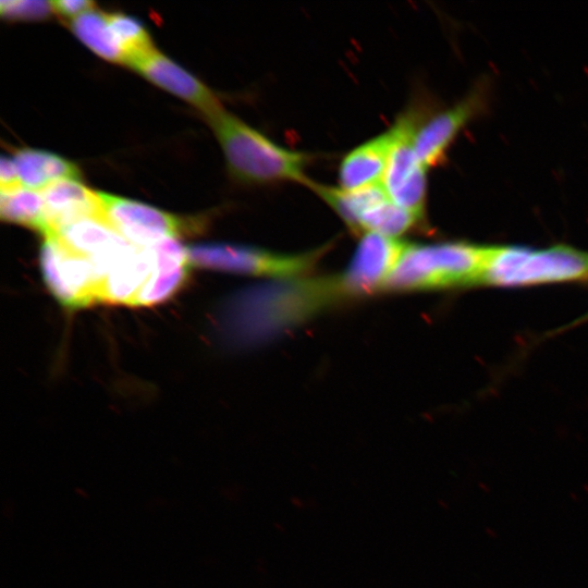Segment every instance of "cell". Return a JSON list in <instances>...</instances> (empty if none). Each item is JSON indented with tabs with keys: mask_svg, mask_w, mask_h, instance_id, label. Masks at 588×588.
<instances>
[{
	"mask_svg": "<svg viewBox=\"0 0 588 588\" xmlns=\"http://www.w3.org/2000/svg\"><path fill=\"white\" fill-rule=\"evenodd\" d=\"M346 272L262 283L230 297L222 327L233 343L253 345L333 306L359 298Z\"/></svg>",
	"mask_w": 588,
	"mask_h": 588,
	"instance_id": "obj_1",
	"label": "cell"
},
{
	"mask_svg": "<svg viewBox=\"0 0 588 588\" xmlns=\"http://www.w3.org/2000/svg\"><path fill=\"white\" fill-rule=\"evenodd\" d=\"M231 175L247 184L295 182L307 185L310 156L287 149L221 109L209 119Z\"/></svg>",
	"mask_w": 588,
	"mask_h": 588,
	"instance_id": "obj_2",
	"label": "cell"
},
{
	"mask_svg": "<svg viewBox=\"0 0 588 588\" xmlns=\"http://www.w3.org/2000/svg\"><path fill=\"white\" fill-rule=\"evenodd\" d=\"M488 247L466 243L408 244L383 291L414 292L479 284Z\"/></svg>",
	"mask_w": 588,
	"mask_h": 588,
	"instance_id": "obj_3",
	"label": "cell"
},
{
	"mask_svg": "<svg viewBox=\"0 0 588 588\" xmlns=\"http://www.w3.org/2000/svg\"><path fill=\"white\" fill-rule=\"evenodd\" d=\"M588 279V254L566 246L530 249L518 246L488 247L479 283L525 286Z\"/></svg>",
	"mask_w": 588,
	"mask_h": 588,
	"instance_id": "obj_4",
	"label": "cell"
},
{
	"mask_svg": "<svg viewBox=\"0 0 588 588\" xmlns=\"http://www.w3.org/2000/svg\"><path fill=\"white\" fill-rule=\"evenodd\" d=\"M330 244L303 254H278L246 245L209 243L187 247L191 265L204 269L275 280L308 274Z\"/></svg>",
	"mask_w": 588,
	"mask_h": 588,
	"instance_id": "obj_5",
	"label": "cell"
},
{
	"mask_svg": "<svg viewBox=\"0 0 588 588\" xmlns=\"http://www.w3.org/2000/svg\"><path fill=\"white\" fill-rule=\"evenodd\" d=\"M419 112H403L391 126V151L382 184L399 206L424 219L427 199V168L415 150V136L420 126Z\"/></svg>",
	"mask_w": 588,
	"mask_h": 588,
	"instance_id": "obj_6",
	"label": "cell"
},
{
	"mask_svg": "<svg viewBox=\"0 0 588 588\" xmlns=\"http://www.w3.org/2000/svg\"><path fill=\"white\" fill-rule=\"evenodd\" d=\"M40 267L51 294L64 307L75 309L99 302L101 277L94 262L44 236Z\"/></svg>",
	"mask_w": 588,
	"mask_h": 588,
	"instance_id": "obj_7",
	"label": "cell"
},
{
	"mask_svg": "<svg viewBox=\"0 0 588 588\" xmlns=\"http://www.w3.org/2000/svg\"><path fill=\"white\" fill-rule=\"evenodd\" d=\"M99 196L103 218L135 246H150L186 229L183 219L149 205L101 192Z\"/></svg>",
	"mask_w": 588,
	"mask_h": 588,
	"instance_id": "obj_8",
	"label": "cell"
},
{
	"mask_svg": "<svg viewBox=\"0 0 588 588\" xmlns=\"http://www.w3.org/2000/svg\"><path fill=\"white\" fill-rule=\"evenodd\" d=\"M126 64L156 85L188 101L208 119L223 109L206 85L154 47L133 56Z\"/></svg>",
	"mask_w": 588,
	"mask_h": 588,
	"instance_id": "obj_9",
	"label": "cell"
},
{
	"mask_svg": "<svg viewBox=\"0 0 588 588\" xmlns=\"http://www.w3.org/2000/svg\"><path fill=\"white\" fill-rule=\"evenodd\" d=\"M408 243L377 233L360 236L353 258L345 269L362 297L383 292Z\"/></svg>",
	"mask_w": 588,
	"mask_h": 588,
	"instance_id": "obj_10",
	"label": "cell"
},
{
	"mask_svg": "<svg viewBox=\"0 0 588 588\" xmlns=\"http://www.w3.org/2000/svg\"><path fill=\"white\" fill-rule=\"evenodd\" d=\"M149 247L154 267L134 306H150L168 299L182 286L192 266L187 247L175 237L163 238Z\"/></svg>",
	"mask_w": 588,
	"mask_h": 588,
	"instance_id": "obj_11",
	"label": "cell"
},
{
	"mask_svg": "<svg viewBox=\"0 0 588 588\" xmlns=\"http://www.w3.org/2000/svg\"><path fill=\"white\" fill-rule=\"evenodd\" d=\"M152 267L150 247H138L128 243L108 268L101 283L99 302L134 306Z\"/></svg>",
	"mask_w": 588,
	"mask_h": 588,
	"instance_id": "obj_12",
	"label": "cell"
},
{
	"mask_svg": "<svg viewBox=\"0 0 588 588\" xmlns=\"http://www.w3.org/2000/svg\"><path fill=\"white\" fill-rule=\"evenodd\" d=\"M478 106L479 95H471L420 124L415 136V150L427 169L443 158L445 150L477 111Z\"/></svg>",
	"mask_w": 588,
	"mask_h": 588,
	"instance_id": "obj_13",
	"label": "cell"
},
{
	"mask_svg": "<svg viewBox=\"0 0 588 588\" xmlns=\"http://www.w3.org/2000/svg\"><path fill=\"white\" fill-rule=\"evenodd\" d=\"M48 235L57 228L85 217H102L99 193L76 180H60L42 189ZM45 236V235H44Z\"/></svg>",
	"mask_w": 588,
	"mask_h": 588,
	"instance_id": "obj_14",
	"label": "cell"
},
{
	"mask_svg": "<svg viewBox=\"0 0 588 588\" xmlns=\"http://www.w3.org/2000/svg\"><path fill=\"white\" fill-rule=\"evenodd\" d=\"M391 145L388 130L351 150L340 163V188L355 191L382 183Z\"/></svg>",
	"mask_w": 588,
	"mask_h": 588,
	"instance_id": "obj_15",
	"label": "cell"
},
{
	"mask_svg": "<svg viewBox=\"0 0 588 588\" xmlns=\"http://www.w3.org/2000/svg\"><path fill=\"white\" fill-rule=\"evenodd\" d=\"M48 235L79 256L95 260L126 241L102 217H85L68 222ZM47 236V235H45Z\"/></svg>",
	"mask_w": 588,
	"mask_h": 588,
	"instance_id": "obj_16",
	"label": "cell"
},
{
	"mask_svg": "<svg viewBox=\"0 0 588 588\" xmlns=\"http://www.w3.org/2000/svg\"><path fill=\"white\" fill-rule=\"evenodd\" d=\"M13 161L22 184L29 189L45 188L52 181L77 180L81 176L76 164L45 150L19 149Z\"/></svg>",
	"mask_w": 588,
	"mask_h": 588,
	"instance_id": "obj_17",
	"label": "cell"
},
{
	"mask_svg": "<svg viewBox=\"0 0 588 588\" xmlns=\"http://www.w3.org/2000/svg\"><path fill=\"white\" fill-rule=\"evenodd\" d=\"M70 27L96 54L111 62L125 63V53L112 33L105 13L96 10L85 12L72 19Z\"/></svg>",
	"mask_w": 588,
	"mask_h": 588,
	"instance_id": "obj_18",
	"label": "cell"
},
{
	"mask_svg": "<svg viewBox=\"0 0 588 588\" xmlns=\"http://www.w3.org/2000/svg\"><path fill=\"white\" fill-rule=\"evenodd\" d=\"M0 217L3 221L30 228L42 235L49 230L42 195L34 189L1 192Z\"/></svg>",
	"mask_w": 588,
	"mask_h": 588,
	"instance_id": "obj_19",
	"label": "cell"
},
{
	"mask_svg": "<svg viewBox=\"0 0 588 588\" xmlns=\"http://www.w3.org/2000/svg\"><path fill=\"white\" fill-rule=\"evenodd\" d=\"M106 16L125 53V64L133 56L154 47L148 32L137 19L123 13H108Z\"/></svg>",
	"mask_w": 588,
	"mask_h": 588,
	"instance_id": "obj_20",
	"label": "cell"
},
{
	"mask_svg": "<svg viewBox=\"0 0 588 588\" xmlns=\"http://www.w3.org/2000/svg\"><path fill=\"white\" fill-rule=\"evenodd\" d=\"M52 11L51 1L9 0L0 2V13L8 20H42L48 17Z\"/></svg>",
	"mask_w": 588,
	"mask_h": 588,
	"instance_id": "obj_21",
	"label": "cell"
},
{
	"mask_svg": "<svg viewBox=\"0 0 588 588\" xmlns=\"http://www.w3.org/2000/svg\"><path fill=\"white\" fill-rule=\"evenodd\" d=\"M51 4L59 15L71 19L95 10V3L89 0H57L51 1Z\"/></svg>",
	"mask_w": 588,
	"mask_h": 588,
	"instance_id": "obj_22",
	"label": "cell"
},
{
	"mask_svg": "<svg viewBox=\"0 0 588 588\" xmlns=\"http://www.w3.org/2000/svg\"><path fill=\"white\" fill-rule=\"evenodd\" d=\"M21 185L22 182L20 180L14 161L5 156H2L0 162L1 192H12L21 188Z\"/></svg>",
	"mask_w": 588,
	"mask_h": 588,
	"instance_id": "obj_23",
	"label": "cell"
}]
</instances>
